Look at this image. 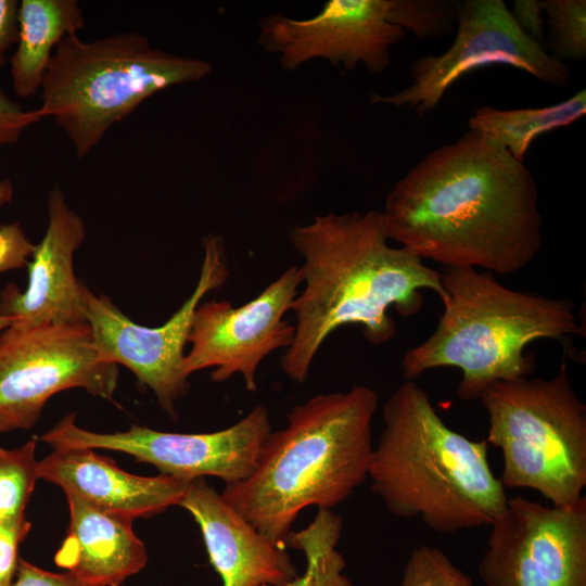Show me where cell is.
Instances as JSON below:
<instances>
[{
	"label": "cell",
	"mask_w": 586,
	"mask_h": 586,
	"mask_svg": "<svg viewBox=\"0 0 586 586\" xmlns=\"http://www.w3.org/2000/svg\"><path fill=\"white\" fill-rule=\"evenodd\" d=\"M303 259V291L294 298L295 332L280 358L284 374L304 383L324 341L337 329L358 324L371 344L396 334L388 310L404 317L422 307L421 292L443 303L442 272L405 247L388 244L382 212L329 213L290 231Z\"/></svg>",
	"instance_id": "cell-2"
},
{
	"label": "cell",
	"mask_w": 586,
	"mask_h": 586,
	"mask_svg": "<svg viewBox=\"0 0 586 586\" xmlns=\"http://www.w3.org/2000/svg\"><path fill=\"white\" fill-rule=\"evenodd\" d=\"M343 527L342 518L331 509H319L314 520L303 530L291 531L284 548L304 553L305 572L279 586H354L343 574L345 559L336 549ZM271 586V585H263Z\"/></svg>",
	"instance_id": "cell-21"
},
{
	"label": "cell",
	"mask_w": 586,
	"mask_h": 586,
	"mask_svg": "<svg viewBox=\"0 0 586 586\" xmlns=\"http://www.w3.org/2000/svg\"><path fill=\"white\" fill-rule=\"evenodd\" d=\"M302 283L301 266H291L242 306L218 300L200 304L188 339L191 348L184 356V374L213 368L214 382L239 374L247 391H256L263 359L273 351L286 349L293 341L294 324L284 316Z\"/></svg>",
	"instance_id": "cell-13"
},
{
	"label": "cell",
	"mask_w": 586,
	"mask_h": 586,
	"mask_svg": "<svg viewBox=\"0 0 586 586\" xmlns=\"http://www.w3.org/2000/svg\"><path fill=\"white\" fill-rule=\"evenodd\" d=\"M14 187L10 179L0 180V206L10 203L13 199Z\"/></svg>",
	"instance_id": "cell-32"
},
{
	"label": "cell",
	"mask_w": 586,
	"mask_h": 586,
	"mask_svg": "<svg viewBox=\"0 0 586 586\" xmlns=\"http://www.w3.org/2000/svg\"><path fill=\"white\" fill-rule=\"evenodd\" d=\"M37 438L13 449L0 447V523L25 518V508L39 479Z\"/></svg>",
	"instance_id": "cell-22"
},
{
	"label": "cell",
	"mask_w": 586,
	"mask_h": 586,
	"mask_svg": "<svg viewBox=\"0 0 586 586\" xmlns=\"http://www.w3.org/2000/svg\"><path fill=\"white\" fill-rule=\"evenodd\" d=\"M11 586H93L86 584L73 574L53 573L46 571L33 563L21 559L18 560L15 578Z\"/></svg>",
	"instance_id": "cell-29"
},
{
	"label": "cell",
	"mask_w": 586,
	"mask_h": 586,
	"mask_svg": "<svg viewBox=\"0 0 586 586\" xmlns=\"http://www.w3.org/2000/svg\"><path fill=\"white\" fill-rule=\"evenodd\" d=\"M382 215L390 240L444 267L512 275L543 244L531 171L471 130L430 152L398 180Z\"/></svg>",
	"instance_id": "cell-1"
},
{
	"label": "cell",
	"mask_w": 586,
	"mask_h": 586,
	"mask_svg": "<svg viewBox=\"0 0 586 586\" xmlns=\"http://www.w3.org/2000/svg\"><path fill=\"white\" fill-rule=\"evenodd\" d=\"M13 323V319L0 314V331L8 329Z\"/></svg>",
	"instance_id": "cell-33"
},
{
	"label": "cell",
	"mask_w": 586,
	"mask_h": 586,
	"mask_svg": "<svg viewBox=\"0 0 586 586\" xmlns=\"http://www.w3.org/2000/svg\"><path fill=\"white\" fill-rule=\"evenodd\" d=\"M211 72L208 62L165 52L136 31L91 41L69 35L52 54L38 110L54 119L84 158L148 98Z\"/></svg>",
	"instance_id": "cell-6"
},
{
	"label": "cell",
	"mask_w": 586,
	"mask_h": 586,
	"mask_svg": "<svg viewBox=\"0 0 586 586\" xmlns=\"http://www.w3.org/2000/svg\"><path fill=\"white\" fill-rule=\"evenodd\" d=\"M66 499L71 520L54 557L58 566L93 586H118L144 568L148 553L132 520Z\"/></svg>",
	"instance_id": "cell-18"
},
{
	"label": "cell",
	"mask_w": 586,
	"mask_h": 586,
	"mask_svg": "<svg viewBox=\"0 0 586 586\" xmlns=\"http://www.w3.org/2000/svg\"><path fill=\"white\" fill-rule=\"evenodd\" d=\"M441 272L443 314L433 333L405 353V380L455 367L461 370L458 397L476 399L496 381L532 373L533 361L525 355L532 342L581 332L575 305L568 298L512 290L475 268L444 267Z\"/></svg>",
	"instance_id": "cell-5"
},
{
	"label": "cell",
	"mask_w": 586,
	"mask_h": 586,
	"mask_svg": "<svg viewBox=\"0 0 586 586\" xmlns=\"http://www.w3.org/2000/svg\"><path fill=\"white\" fill-rule=\"evenodd\" d=\"M84 26L77 0L20 2L17 47L10 59L12 87L18 97L29 98L40 90L53 49Z\"/></svg>",
	"instance_id": "cell-19"
},
{
	"label": "cell",
	"mask_w": 586,
	"mask_h": 586,
	"mask_svg": "<svg viewBox=\"0 0 586 586\" xmlns=\"http://www.w3.org/2000/svg\"><path fill=\"white\" fill-rule=\"evenodd\" d=\"M48 227L28 262L25 291L13 283L0 294V314L12 326L87 323L84 290L74 272L73 259L86 238L82 218L67 204L59 184L48 195Z\"/></svg>",
	"instance_id": "cell-15"
},
{
	"label": "cell",
	"mask_w": 586,
	"mask_h": 586,
	"mask_svg": "<svg viewBox=\"0 0 586 586\" xmlns=\"http://www.w3.org/2000/svg\"><path fill=\"white\" fill-rule=\"evenodd\" d=\"M18 8L17 0H0V67L4 63V55L18 38Z\"/></svg>",
	"instance_id": "cell-31"
},
{
	"label": "cell",
	"mask_w": 586,
	"mask_h": 586,
	"mask_svg": "<svg viewBox=\"0 0 586 586\" xmlns=\"http://www.w3.org/2000/svg\"><path fill=\"white\" fill-rule=\"evenodd\" d=\"M457 27L450 47L424 55L410 66L411 84L390 95L371 94L370 102L413 110H434L447 90L466 74L489 65H508L557 87L571 81V72L547 50L527 38L502 0H456Z\"/></svg>",
	"instance_id": "cell-9"
},
{
	"label": "cell",
	"mask_w": 586,
	"mask_h": 586,
	"mask_svg": "<svg viewBox=\"0 0 586 586\" xmlns=\"http://www.w3.org/2000/svg\"><path fill=\"white\" fill-rule=\"evenodd\" d=\"M585 114L586 90L582 89L560 103L544 107L501 110L482 106L470 117L469 130L523 162L538 136L574 124Z\"/></svg>",
	"instance_id": "cell-20"
},
{
	"label": "cell",
	"mask_w": 586,
	"mask_h": 586,
	"mask_svg": "<svg viewBox=\"0 0 586 586\" xmlns=\"http://www.w3.org/2000/svg\"><path fill=\"white\" fill-rule=\"evenodd\" d=\"M2 432H4V431H3V428H2L1 424H0V433H2Z\"/></svg>",
	"instance_id": "cell-34"
},
{
	"label": "cell",
	"mask_w": 586,
	"mask_h": 586,
	"mask_svg": "<svg viewBox=\"0 0 586 586\" xmlns=\"http://www.w3.org/2000/svg\"><path fill=\"white\" fill-rule=\"evenodd\" d=\"M26 518L0 523V586H11L18 565V546L30 531Z\"/></svg>",
	"instance_id": "cell-26"
},
{
	"label": "cell",
	"mask_w": 586,
	"mask_h": 586,
	"mask_svg": "<svg viewBox=\"0 0 586 586\" xmlns=\"http://www.w3.org/2000/svg\"><path fill=\"white\" fill-rule=\"evenodd\" d=\"M179 506L198 523L222 586H279L298 576L285 548L259 533L204 479L191 481Z\"/></svg>",
	"instance_id": "cell-16"
},
{
	"label": "cell",
	"mask_w": 586,
	"mask_h": 586,
	"mask_svg": "<svg viewBox=\"0 0 586 586\" xmlns=\"http://www.w3.org/2000/svg\"><path fill=\"white\" fill-rule=\"evenodd\" d=\"M509 11L520 30L527 38L543 46L545 17L542 0H515Z\"/></svg>",
	"instance_id": "cell-30"
},
{
	"label": "cell",
	"mask_w": 586,
	"mask_h": 586,
	"mask_svg": "<svg viewBox=\"0 0 586 586\" xmlns=\"http://www.w3.org/2000/svg\"><path fill=\"white\" fill-rule=\"evenodd\" d=\"M202 246L204 255L195 289L160 327L140 326L107 296L84 290L85 317L100 358L127 367L170 416H175L176 403L189 390V377L182 367L194 313L202 298L220 288L229 275L222 238L208 233L202 239Z\"/></svg>",
	"instance_id": "cell-10"
},
{
	"label": "cell",
	"mask_w": 586,
	"mask_h": 586,
	"mask_svg": "<svg viewBox=\"0 0 586 586\" xmlns=\"http://www.w3.org/2000/svg\"><path fill=\"white\" fill-rule=\"evenodd\" d=\"M36 244L31 243L18 222L0 226V273L21 269L28 264Z\"/></svg>",
	"instance_id": "cell-27"
},
{
	"label": "cell",
	"mask_w": 586,
	"mask_h": 586,
	"mask_svg": "<svg viewBox=\"0 0 586 586\" xmlns=\"http://www.w3.org/2000/svg\"><path fill=\"white\" fill-rule=\"evenodd\" d=\"M42 118L38 109H23L0 87V145L16 143L28 127Z\"/></svg>",
	"instance_id": "cell-28"
},
{
	"label": "cell",
	"mask_w": 586,
	"mask_h": 586,
	"mask_svg": "<svg viewBox=\"0 0 586 586\" xmlns=\"http://www.w3.org/2000/svg\"><path fill=\"white\" fill-rule=\"evenodd\" d=\"M382 416L368 477L392 514L449 534L489 526L505 511L508 497L491 469L486 440L450 429L415 380L390 395Z\"/></svg>",
	"instance_id": "cell-4"
},
{
	"label": "cell",
	"mask_w": 586,
	"mask_h": 586,
	"mask_svg": "<svg viewBox=\"0 0 586 586\" xmlns=\"http://www.w3.org/2000/svg\"><path fill=\"white\" fill-rule=\"evenodd\" d=\"M477 566L486 586H586V496L568 506L508 498Z\"/></svg>",
	"instance_id": "cell-12"
},
{
	"label": "cell",
	"mask_w": 586,
	"mask_h": 586,
	"mask_svg": "<svg viewBox=\"0 0 586 586\" xmlns=\"http://www.w3.org/2000/svg\"><path fill=\"white\" fill-rule=\"evenodd\" d=\"M39 479L60 486L65 496L132 521L179 506L191 483L163 473L131 474L89 448L53 449L39 461Z\"/></svg>",
	"instance_id": "cell-17"
},
{
	"label": "cell",
	"mask_w": 586,
	"mask_h": 586,
	"mask_svg": "<svg viewBox=\"0 0 586 586\" xmlns=\"http://www.w3.org/2000/svg\"><path fill=\"white\" fill-rule=\"evenodd\" d=\"M388 0H330L314 17L281 14L259 22V44L279 54L284 68L295 69L314 59L354 69L361 63L371 74L391 64L390 49L406 31L387 21Z\"/></svg>",
	"instance_id": "cell-14"
},
{
	"label": "cell",
	"mask_w": 586,
	"mask_h": 586,
	"mask_svg": "<svg viewBox=\"0 0 586 586\" xmlns=\"http://www.w3.org/2000/svg\"><path fill=\"white\" fill-rule=\"evenodd\" d=\"M398 586H473V582L444 551L421 545L411 551Z\"/></svg>",
	"instance_id": "cell-25"
},
{
	"label": "cell",
	"mask_w": 586,
	"mask_h": 586,
	"mask_svg": "<svg viewBox=\"0 0 586 586\" xmlns=\"http://www.w3.org/2000/svg\"><path fill=\"white\" fill-rule=\"evenodd\" d=\"M117 365L103 361L88 323L11 326L0 335V424L29 429L56 393L84 388L112 399Z\"/></svg>",
	"instance_id": "cell-8"
},
{
	"label": "cell",
	"mask_w": 586,
	"mask_h": 586,
	"mask_svg": "<svg viewBox=\"0 0 586 586\" xmlns=\"http://www.w3.org/2000/svg\"><path fill=\"white\" fill-rule=\"evenodd\" d=\"M271 431L269 412L259 405L229 428L209 433L162 432L137 424L125 432L97 433L79 428L71 413L41 440L53 449L120 451L153 464L163 474L191 481L215 476L229 485L254 472Z\"/></svg>",
	"instance_id": "cell-11"
},
{
	"label": "cell",
	"mask_w": 586,
	"mask_h": 586,
	"mask_svg": "<svg viewBox=\"0 0 586 586\" xmlns=\"http://www.w3.org/2000/svg\"><path fill=\"white\" fill-rule=\"evenodd\" d=\"M479 399L488 416L486 442L502 454L505 488L534 489L555 506L584 496L586 405L565 362L550 379L496 381Z\"/></svg>",
	"instance_id": "cell-7"
},
{
	"label": "cell",
	"mask_w": 586,
	"mask_h": 586,
	"mask_svg": "<svg viewBox=\"0 0 586 586\" xmlns=\"http://www.w3.org/2000/svg\"><path fill=\"white\" fill-rule=\"evenodd\" d=\"M378 393L365 385L294 406L267 437L254 472L221 497L271 543L284 548L307 507L332 509L368 479Z\"/></svg>",
	"instance_id": "cell-3"
},
{
	"label": "cell",
	"mask_w": 586,
	"mask_h": 586,
	"mask_svg": "<svg viewBox=\"0 0 586 586\" xmlns=\"http://www.w3.org/2000/svg\"><path fill=\"white\" fill-rule=\"evenodd\" d=\"M551 52L557 60L586 58V1L542 0Z\"/></svg>",
	"instance_id": "cell-24"
},
{
	"label": "cell",
	"mask_w": 586,
	"mask_h": 586,
	"mask_svg": "<svg viewBox=\"0 0 586 586\" xmlns=\"http://www.w3.org/2000/svg\"><path fill=\"white\" fill-rule=\"evenodd\" d=\"M387 21L419 40L450 36L457 27L456 0H388Z\"/></svg>",
	"instance_id": "cell-23"
}]
</instances>
